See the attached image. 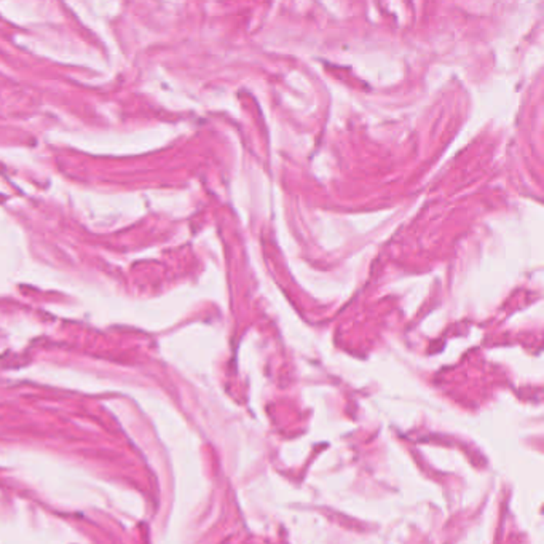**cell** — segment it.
Here are the masks:
<instances>
[]
</instances>
